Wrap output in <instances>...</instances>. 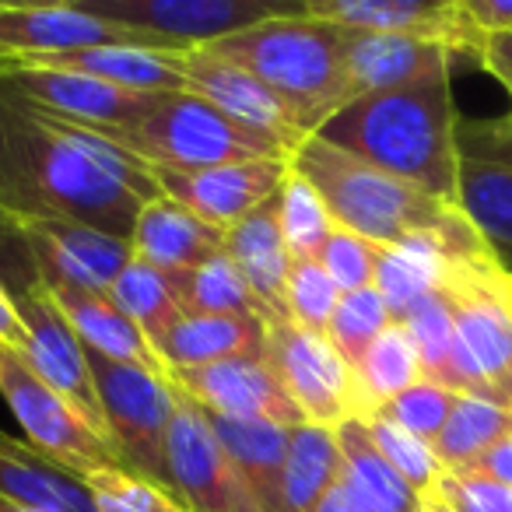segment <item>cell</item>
Listing matches in <instances>:
<instances>
[{"mask_svg":"<svg viewBox=\"0 0 512 512\" xmlns=\"http://www.w3.org/2000/svg\"><path fill=\"white\" fill-rule=\"evenodd\" d=\"M348 85L351 99L386 88L411 85L435 71H453V50L411 36H383V32H348Z\"/></svg>","mask_w":512,"mask_h":512,"instance_id":"obj_21","label":"cell"},{"mask_svg":"<svg viewBox=\"0 0 512 512\" xmlns=\"http://www.w3.org/2000/svg\"><path fill=\"white\" fill-rule=\"evenodd\" d=\"M162 197L148 162L106 134L46 116L0 92V214L78 221L130 239L148 200Z\"/></svg>","mask_w":512,"mask_h":512,"instance_id":"obj_1","label":"cell"},{"mask_svg":"<svg viewBox=\"0 0 512 512\" xmlns=\"http://www.w3.org/2000/svg\"><path fill=\"white\" fill-rule=\"evenodd\" d=\"M186 92L200 95L235 123L256 130V134L278 141L285 151H299L306 134L292 120L288 106L264 85V81L239 67L235 60L214 53L211 46H193L186 53Z\"/></svg>","mask_w":512,"mask_h":512,"instance_id":"obj_19","label":"cell"},{"mask_svg":"<svg viewBox=\"0 0 512 512\" xmlns=\"http://www.w3.org/2000/svg\"><path fill=\"white\" fill-rule=\"evenodd\" d=\"M0 225L18 235L32 260V271L46 288H88V292L109 295L113 281L134 260L130 239L92 225H78V221L4 218L0 214Z\"/></svg>","mask_w":512,"mask_h":512,"instance_id":"obj_12","label":"cell"},{"mask_svg":"<svg viewBox=\"0 0 512 512\" xmlns=\"http://www.w3.org/2000/svg\"><path fill=\"white\" fill-rule=\"evenodd\" d=\"M169 488L190 512H264L239 467L214 435L207 414L176 390V414L165 442Z\"/></svg>","mask_w":512,"mask_h":512,"instance_id":"obj_11","label":"cell"},{"mask_svg":"<svg viewBox=\"0 0 512 512\" xmlns=\"http://www.w3.org/2000/svg\"><path fill=\"white\" fill-rule=\"evenodd\" d=\"M316 512H358L355 502L348 498V491H344V484L337 481L334 488L327 491V495L320 498V505H316Z\"/></svg>","mask_w":512,"mask_h":512,"instance_id":"obj_50","label":"cell"},{"mask_svg":"<svg viewBox=\"0 0 512 512\" xmlns=\"http://www.w3.org/2000/svg\"><path fill=\"white\" fill-rule=\"evenodd\" d=\"M456 207L512 274V169L460 155Z\"/></svg>","mask_w":512,"mask_h":512,"instance_id":"obj_30","label":"cell"},{"mask_svg":"<svg viewBox=\"0 0 512 512\" xmlns=\"http://www.w3.org/2000/svg\"><path fill=\"white\" fill-rule=\"evenodd\" d=\"M411 334L414 348H418L421 369L425 379L449 386L453 390V313H449V302L439 292L425 295L411 313L400 320Z\"/></svg>","mask_w":512,"mask_h":512,"instance_id":"obj_39","label":"cell"},{"mask_svg":"<svg viewBox=\"0 0 512 512\" xmlns=\"http://www.w3.org/2000/svg\"><path fill=\"white\" fill-rule=\"evenodd\" d=\"M278 225L295 260H316L323 242L334 232V218H330L323 197L295 165L288 169L278 190Z\"/></svg>","mask_w":512,"mask_h":512,"instance_id":"obj_36","label":"cell"},{"mask_svg":"<svg viewBox=\"0 0 512 512\" xmlns=\"http://www.w3.org/2000/svg\"><path fill=\"white\" fill-rule=\"evenodd\" d=\"M88 365H92L102 421H106L116 453L130 470L169 488L165 442H169V425L176 414V386L155 372L113 362L95 351H88Z\"/></svg>","mask_w":512,"mask_h":512,"instance_id":"obj_8","label":"cell"},{"mask_svg":"<svg viewBox=\"0 0 512 512\" xmlns=\"http://www.w3.org/2000/svg\"><path fill=\"white\" fill-rule=\"evenodd\" d=\"M225 256L239 267V274L260 295V302L271 309L274 320H288L285 288L295 256L278 225V197H271L267 204H260L256 211H249L246 218L228 228Z\"/></svg>","mask_w":512,"mask_h":512,"instance_id":"obj_24","label":"cell"},{"mask_svg":"<svg viewBox=\"0 0 512 512\" xmlns=\"http://www.w3.org/2000/svg\"><path fill=\"white\" fill-rule=\"evenodd\" d=\"M0 348H25V327L15 306V292L4 288V281H0Z\"/></svg>","mask_w":512,"mask_h":512,"instance_id":"obj_49","label":"cell"},{"mask_svg":"<svg viewBox=\"0 0 512 512\" xmlns=\"http://www.w3.org/2000/svg\"><path fill=\"white\" fill-rule=\"evenodd\" d=\"M292 158H256V162L214 165V169L176 172V169H151L165 197L190 207L197 218L214 228H232L249 211L278 197L285 183Z\"/></svg>","mask_w":512,"mask_h":512,"instance_id":"obj_18","label":"cell"},{"mask_svg":"<svg viewBox=\"0 0 512 512\" xmlns=\"http://www.w3.org/2000/svg\"><path fill=\"white\" fill-rule=\"evenodd\" d=\"M172 295L179 299L183 313L204 316H256V320L274 323L271 309L260 302V295L249 288V281L239 274V267L225 253L193 267V271L165 274Z\"/></svg>","mask_w":512,"mask_h":512,"instance_id":"obj_32","label":"cell"},{"mask_svg":"<svg viewBox=\"0 0 512 512\" xmlns=\"http://www.w3.org/2000/svg\"><path fill=\"white\" fill-rule=\"evenodd\" d=\"M316 260H320V267L330 274V281L341 288V295L362 292V288H372V281H376L379 246L362 239V235L348 232V228L334 225V232L323 242Z\"/></svg>","mask_w":512,"mask_h":512,"instance_id":"obj_43","label":"cell"},{"mask_svg":"<svg viewBox=\"0 0 512 512\" xmlns=\"http://www.w3.org/2000/svg\"><path fill=\"white\" fill-rule=\"evenodd\" d=\"M509 116H512V113H509Z\"/></svg>","mask_w":512,"mask_h":512,"instance_id":"obj_54","label":"cell"},{"mask_svg":"<svg viewBox=\"0 0 512 512\" xmlns=\"http://www.w3.org/2000/svg\"><path fill=\"white\" fill-rule=\"evenodd\" d=\"M99 46L172 50L162 39L92 15L81 4H4L0 0V64L64 57V53L99 50ZM176 50H183V46H176Z\"/></svg>","mask_w":512,"mask_h":512,"instance_id":"obj_14","label":"cell"},{"mask_svg":"<svg viewBox=\"0 0 512 512\" xmlns=\"http://www.w3.org/2000/svg\"><path fill=\"white\" fill-rule=\"evenodd\" d=\"M0 92L46 116L81 123L99 134L137 123L158 99V95L127 92L88 74L46 64H0Z\"/></svg>","mask_w":512,"mask_h":512,"instance_id":"obj_13","label":"cell"},{"mask_svg":"<svg viewBox=\"0 0 512 512\" xmlns=\"http://www.w3.org/2000/svg\"><path fill=\"white\" fill-rule=\"evenodd\" d=\"M512 432V411L491 397H477V393H460L449 411L442 432L435 435L432 449L439 463L456 474V470L470 467L477 456H484L502 435Z\"/></svg>","mask_w":512,"mask_h":512,"instance_id":"obj_34","label":"cell"},{"mask_svg":"<svg viewBox=\"0 0 512 512\" xmlns=\"http://www.w3.org/2000/svg\"><path fill=\"white\" fill-rule=\"evenodd\" d=\"M341 442V484L358 512H418L421 495L390 467L369 435L362 418H351L337 428Z\"/></svg>","mask_w":512,"mask_h":512,"instance_id":"obj_26","label":"cell"},{"mask_svg":"<svg viewBox=\"0 0 512 512\" xmlns=\"http://www.w3.org/2000/svg\"><path fill=\"white\" fill-rule=\"evenodd\" d=\"M81 8L169 46H211L274 18L306 15V0H78Z\"/></svg>","mask_w":512,"mask_h":512,"instance_id":"obj_10","label":"cell"},{"mask_svg":"<svg viewBox=\"0 0 512 512\" xmlns=\"http://www.w3.org/2000/svg\"><path fill=\"white\" fill-rule=\"evenodd\" d=\"M292 165L316 186L334 225L376 246L432 235L453 253V260H498L456 204H446L390 172H379L376 165L320 137H306L292 155Z\"/></svg>","mask_w":512,"mask_h":512,"instance_id":"obj_3","label":"cell"},{"mask_svg":"<svg viewBox=\"0 0 512 512\" xmlns=\"http://www.w3.org/2000/svg\"><path fill=\"white\" fill-rule=\"evenodd\" d=\"M186 53L190 50H155V46H99V50L64 53V57H36L18 64H46L99 78L106 85L127 88L141 95L186 92Z\"/></svg>","mask_w":512,"mask_h":512,"instance_id":"obj_23","label":"cell"},{"mask_svg":"<svg viewBox=\"0 0 512 512\" xmlns=\"http://www.w3.org/2000/svg\"><path fill=\"white\" fill-rule=\"evenodd\" d=\"M502 404L512 411V372H509V379H505V386H502Z\"/></svg>","mask_w":512,"mask_h":512,"instance_id":"obj_53","label":"cell"},{"mask_svg":"<svg viewBox=\"0 0 512 512\" xmlns=\"http://www.w3.org/2000/svg\"><path fill=\"white\" fill-rule=\"evenodd\" d=\"M306 15L344 32H383L439 43L456 57H474L477 67L488 43L463 11V0H306Z\"/></svg>","mask_w":512,"mask_h":512,"instance_id":"obj_15","label":"cell"},{"mask_svg":"<svg viewBox=\"0 0 512 512\" xmlns=\"http://www.w3.org/2000/svg\"><path fill=\"white\" fill-rule=\"evenodd\" d=\"M0 397L25 428V442L74 474L88 477L109 467H127L113 442L64 393L53 390L15 348H0Z\"/></svg>","mask_w":512,"mask_h":512,"instance_id":"obj_7","label":"cell"},{"mask_svg":"<svg viewBox=\"0 0 512 512\" xmlns=\"http://www.w3.org/2000/svg\"><path fill=\"white\" fill-rule=\"evenodd\" d=\"M106 137L148 162L151 169L176 172L256 162V158H292V151H285L278 141L235 123L228 113L193 92L158 95L148 116L123 130H109Z\"/></svg>","mask_w":512,"mask_h":512,"instance_id":"obj_5","label":"cell"},{"mask_svg":"<svg viewBox=\"0 0 512 512\" xmlns=\"http://www.w3.org/2000/svg\"><path fill=\"white\" fill-rule=\"evenodd\" d=\"M0 498L39 512H99L85 477L8 432H0Z\"/></svg>","mask_w":512,"mask_h":512,"instance_id":"obj_22","label":"cell"},{"mask_svg":"<svg viewBox=\"0 0 512 512\" xmlns=\"http://www.w3.org/2000/svg\"><path fill=\"white\" fill-rule=\"evenodd\" d=\"M341 442L337 428L302 425L292 428L285 477H281V512H316L320 498L341 481Z\"/></svg>","mask_w":512,"mask_h":512,"instance_id":"obj_31","label":"cell"},{"mask_svg":"<svg viewBox=\"0 0 512 512\" xmlns=\"http://www.w3.org/2000/svg\"><path fill=\"white\" fill-rule=\"evenodd\" d=\"M439 295L453 313V390L502 404L512 372V274L502 260H453Z\"/></svg>","mask_w":512,"mask_h":512,"instance_id":"obj_6","label":"cell"},{"mask_svg":"<svg viewBox=\"0 0 512 512\" xmlns=\"http://www.w3.org/2000/svg\"><path fill=\"white\" fill-rule=\"evenodd\" d=\"M337 302H341V288L330 281V274L320 267V260H295L285 288L288 320L306 330H316V334H327Z\"/></svg>","mask_w":512,"mask_h":512,"instance_id":"obj_41","label":"cell"},{"mask_svg":"<svg viewBox=\"0 0 512 512\" xmlns=\"http://www.w3.org/2000/svg\"><path fill=\"white\" fill-rule=\"evenodd\" d=\"M267 362L309 425L341 428L344 421L362 418L355 369L327 334L292 320L267 323Z\"/></svg>","mask_w":512,"mask_h":512,"instance_id":"obj_9","label":"cell"},{"mask_svg":"<svg viewBox=\"0 0 512 512\" xmlns=\"http://www.w3.org/2000/svg\"><path fill=\"white\" fill-rule=\"evenodd\" d=\"M15 306L25 327V348H22L25 362H29L53 390L64 393V397L109 439L106 421H102L99 393H95L92 365H88V348L81 344V337L74 334L67 316L60 313L50 288L39 278H32L29 285H22L15 292Z\"/></svg>","mask_w":512,"mask_h":512,"instance_id":"obj_16","label":"cell"},{"mask_svg":"<svg viewBox=\"0 0 512 512\" xmlns=\"http://www.w3.org/2000/svg\"><path fill=\"white\" fill-rule=\"evenodd\" d=\"M449 81H453V71H435L411 85L358 95L337 109L313 137L446 204H456L460 113H456Z\"/></svg>","mask_w":512,"mask_h":512,"instance_id":"obj_2","label":"cell"},{"mask_svg":"<svg viewBox=\"0 0 512 512\" xmlns=\"http://www.w3.org/2000/svg\"><path fill=\"white\" fill-rule=\"evenodd\" d=\"M453 264V253L432 235H411L393 246H379L376 260V292L390 306L393 320H404L425 295L439 292L446 271Z\"/></svg>","mask_w":512,"mask_h":512,"instance_id":"obj_29","label":"cell"},{"mask_svg":"<svg viewBox=\"0 0 512 512\" xmlns=\"http://www.w3.org/2000/svg\"><path fill=\"white\" fill-rule=\"evenodd\" d=\"M211 50L264 81L285 102L306 137H313L337 109L351 102L348 57H344L348 32L320 18H274L211 43Z\"/></svg>","mask_w":512,"mask_h":512,"instance_id":"obj_4","label":"cell"},{"mask_svg":"<svg viewBox=\"0 0 512 512\" xmlns=\"http://www.w3.org/2000/svg\"><path fill=\"white\" fill-rule=\"evenodd\" d=\"M267 351V323L256 316L186 313L162 344V362L172 372L204 369L225 358Z\"/></svg>","mask_w":512,"mask_h":512,"instance_id":"obj_28","label":"cell"},{"mask_svg":"<svg viewBox=\"0 0 512 512\" xmlns=\"http://www.w3.org/2000/svg\"><path fill=\"white\" fill-rule=\"evenodd\" d=\"M463 11L484 36L512 32V0H463Z\"/></svg>","mask_w":512,"mask_h":512,"instance_id":"obj_47","label":"cell"},{"mask_svg":"<svg viewBox=\"0 0 512 512\" xmlns=\"http://www.w3.org/2000/svg\"><path fill=\"white\" fill-rule=\"evenodd\" d=\"M207 421H211L225 453L239 467L242 481L256 495V502L264 505V512H281V477H285L292 428L271 425V421L218 418V414H207Z\"/></svg>","mask_w":512,"mask_h":512,"instance_id":"obj_27","label":"cell"},{"mask_svg":"<svg viewBox=\"0 0 512 512\" xmlns=\"http://www.w3.org/2000/svg\"><path fill=\"white\" fill-rule=\"evenodd\" d=\"M50 295L57 299L60 313L67 316V323H71L74 334L81 337V344L88 351L123 365H137V369L155 372V376L172 383V369L162 362V355L151 348L148 337L137 330V323L127 320L113 306L109 295L88 292V288H50Z\"/></svg>","mask_w":512,"mask_h":512,"instance_id":"obj_25","label":"cell"},{"mask_svg":"<svg viewBox=\"0 0 512 512\" xmlns=\"http://www.w3.org/2000/svg\"><path fill=\"white\" fill-rule=\"evenodd\" d=\"M456 397H460V393L449 390V386L435 383V379H421V383H414L411 390L393 397L386 407H379L376 414L390 418L393 425L407 428V432L418 435V439L435 442V435L442 432L449 411H453Z\"/></svg>","mask_w":512,"mask_h":512,"instance_id":"obj_42","label":"cell"},{"mask_svg":"<svg viewBox=\"0 0 512 512\" xmlns=\"http://www.w3.org/2000/svg\"><path fill=\"white\" fill-rule=\"evenodd\" d=\"M99 512H190L176 491L130 467H109L85 477Z\"/></svg>","mask_w":512,"mask_h":512,"instance_id":"obj_37","label":"cell"},{"mask_svg":"<svg viewBox=\"0 0 512 512\" xmlns=\"http://www.w3.org/2000/svg\"><path fill=\"white\" fill-rule=\"evenodd\" d=\"M362 421L369 425V435L379 453L390 460V467L397 470L418 495H428V491L439 488V481L446 477V467H442L439 456H435L432 442L418 439V435H411L407 428L393 425L383 414H372V418H362Z\"/></svg>","mask_w":512,"mask_h":512,"instance_id":"obj_38","label":"cell"},{"mask_svg":"<svg viewBox=\"0 0 512 512\" xmlns=\"http://www.w3.org/2000/svg\"><path fill=\"white\" fill-rule=\"evenodd\" d=\"M439 491L453 505L470 509V512H512V488H502V484H495V481L446 474L439 481Z\"/></svg>","mask_w":512,"mask_h":512,"instance_id":"obj_45","label":"cell"},{"mask_svg":"<svg viewBox=\"0 0 512 512\" xmlns=\"http://www.w3.org/2000/svg\"><path fill=\"white\" fill-rule=\"evenodd\" d=\"M481 67L488 74H495L505 88L512 92V32H498V36H488L481 53Z\"/></svg>","mask_w":512,"mask_h":512,"instance_id":"obj_48","label":"cell"},{"mask_svg":"<svg viewBox=\"0 0 512 512\" xmlns=\"http://www.w3.org/2000/svg\"><path fill=\"white\" fill-rule=\"evenodd\" d=\"M390 323H393L390 306H386L383 295L372 285V288H362V292L341 295V302H337V309H334V320H330V327H327V337H330V344L348 358L351 369H355L365 351L372 348V341H376Z\"/></svg>","mask_w":512,"mask_h":512,"instance_id":"obj_40","label":"cell"},{"mask_svg":"<svg viewBox=\"0 0 512 512\" xmlns=\"http://www.w3.org/2000/svg\"><path fill=\"white\" fill-rule=\"evenodd\" d=\"M172 386L193 400L200 411L235 421H271V425H302L299 407L281 386L278 372L267 362V351L225 358L204 369L172 372Z\"/></svg>","mask_w":512,"mask_h":512,"instance_id":"obj_17","label":"cell"},{"mask_svg":"<svg viewBox=\"0 0 512 512\" xmlns=\"http://www.w3.org/2000/svg\"><path fill=\"white\" fill-rule=\"evenodd\" d=\"M456 148H460L463 158H481V162L512 169V116H498V120H467V116H460Z\"/></svg>","mask_w":512,"mask_h":512,"instance_id":"obj_44","label":"cell"},{"mask_svg":"<svg viewBox=\"0 0 512 512\" xmlns=\"http://www.w3.org/2000/svg\"><path fill=\"white\" fill-rule=\"evenodd\" d=\"M130 246L134 256H141L144 264L158 267L162 274L193 271L225 253V228L207 225L190 207L162 193L141 207L130 232Z\"/></svg>","mask_w":512,"mask_h":512,"instance_id":"obj_20","label":"cell"},{"mask_svg":"<svg viewBox=\"0 0 512 512\" xmlns=\"http://www.w3.org/2000/svg\"><path fill=\"white\" fill-rule=\"evenodd\" d=\"M109 299H113V306L120 309L127 320L137 323V330L148 337V344L158 355H162L165 337H169L172 330H176V323L186 316L179 299L172 295L165 274L158 271V267L144 264L141 256H134V260L123 267V274L113 281V288H109Z\"/></svg>","mask_w":512,"mask_h":512,"instance_id":"obj_35","label":"cell"},{"mask_svg":"<svg viewBox=\"0 0 512 512\" xmlns=\"http://www.w3.org/2000/svg\"><path fill=\"white\" fill-rule=\"evenodd\" d=\"M0 512H39V509H29V505H18V502H8V498H0Z\"/></svg>","mask_w":512,"mask_h":512,"instance_id":"obj_52","label":"cell"},{"mask_svg":"<svg viewBox=\"0 0 512 512\" xmlns=\"http://www.w3.org/2000/svg\"><path fill=\"white\" fill-rule=\"evenodd\" d=\"M446 474H449V470H446ZM456 474L481 477V481H495V484H502V488H512V432L502 435V439H498L488 453L477 456L470 467L456 470Z\"/></svg>","mask_w":512,"mask_h":512,"instance_id":"obj_46","label":"cell"},{"mask_svg":"<svg viewBox=\"0 0 512 512\" xmlns=\"http://www.w3.org/2000/svg\"><path fill=\"white\" fill-rule=\"evenodd\" d=\"M418 512H456V509H453V502H449V498L435 488V491H428V495H421V509Z\"/></svg>","mask_w":512,"mask_h":512,"instance_id":"obj_51","label":"cell"},{"mask_svg":"<svg viewBox=\"0 0 512 512\" xmlns=\"http://www.w3.org/2000/svg\"><path fill=\"white\" fill-rule=\"evenodd\" d=\"M358 393H362V418H372L379 407H386L393 397L411 390L414 383L425 379L418 348L404 323L393 320L383 334L372 341V348L355 365Z\"/></svg>","mask_w":512,"mask_h":512,"instance_id":"obj_33","label":"cell"}]
</instances>
